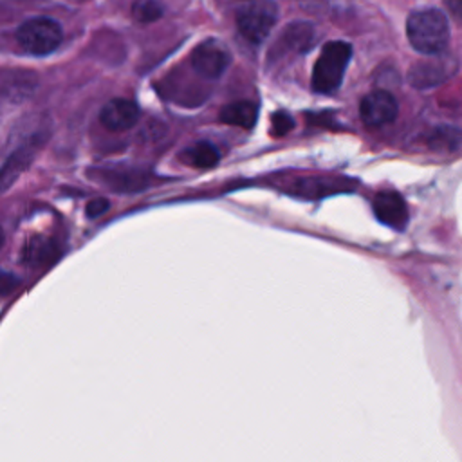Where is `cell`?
<instances>
[{"mask_svg": "<svg viewBox=\"0 0 462 462\" xmlns=\"http://www.w3.org/2000/svg\"><path fill=\"white\" fill-rule=\"evenodd\" d=\"M406 36L417 52L426 56L437 54L442 52L449 42V25L442 11L420 9L408 16Z\"/></svg>", "mask_w": 462, "mask_h": 462, "instance_id": "obj_1", "label": "cell"}, {"mask_svg": "<svg viewBox=\"0 0 462 462\" xmlns=\"http://www.w3.org/2000/svg\"><path fill=\"white\" fill-rule=\"evenodd\" d=\"M352 58V47L346 42H328L321 49L312 69V88L319 94H332L343 83L345 70Z\"/></svg>", "mask_w": 462, "mask_h": 462, "instance_id": "obj_2", "label": "cell"}, {"mask_svg": "<svg viewBox=\"0 0 462 462\" xmlns=\"http://www.w3.org/2000/svg\"><path fill=\"white\" fill-rule=\"evenodd\" d=\"M16 40L23 51L34 56H45L56 51L63 40L61 25L52 18H31L16 31Z\"/></svg>", "mask_w": 462, "mask_h": 462, "instance_id": "obj_3", "label": "cell"}, {"mask_svg": "<svg viewBox=\"0 0 462 462\" xmlns=\"http://www.w3.org/2000/svg\"><path fill=\"white\" fill-rule=\"evenodd\" d=\"M278 20V7L273 0H253L245 4L236 14V27L240 34L251 42H263Z\"/></svg>", "mask_w": 462, "mask_h": 462, "instance_id": "obj_4", "label": "cell"}, {"mask_svg": "<svg viewBox=\"0 0 462 462\" xmlns=\"http://www.w3.org/2000/svg\"><path fill=\"white\" fill-rule=\"evenodd\" d=\"M457 72V60L451 54L437 52L428 54L426 60L411 65L408 72V81L415 88H433L448 81Z\"/></svg>", "mask_w": 462, "mask_h": 462, "instance_id": "obj_5", "label": "cell"}, {"mask_svg": "<svg viewBox=\"0 0 462 462\" xmlns=\"http://www.w3.org/2000/svg\"><path fill=\"white\" fill-rule=\"evenodd\" d=\"M231 63L229 49L218 40H206L195 47L191 54V65L197 74L208 79L220 78Z\"/></svg>", "mask_w": 462, "mask_h": 462, "instance_id": "obj_6", "label": "cell"}, {"mask_svg": "<svg viewBox=\"0 0 462 462\" xmlns=\"http://www.w3.org/2000/svg\"><path fill=\"white\" fill-rule=\"evenodd\" d=\"M399 105L397 99L388 90H374L363 97L359 105V114L365 125L383 126L397 117Z\"/></svg>", "mask_w": 462, "mask_h": 462, "instance_id": "obj_7", "label": "cell"}, {"mask_svg": "<svg viewBox=\"0 0 462 462\" xmlns=\"http://www.w3.org/2000/svg\"><path fill=\"white\" fill-rule=\"evenodd\" d=\"M99 121L112 132H125L135 126L139 121V108L134 101L125 97H114L106 101L99 112Z\"/></svg>", "mask_w": 462, "mask_h": 462, "instance_id": "obj_8", "label": "cell"}, {"mask_svg": "<svg viewBox=\"0 0 462 462\" xmlns=\"http://www.w3.org/2000/svg\"><path fill=\"white\" fill-rule=\"evenodd\" d=\"M374 213L379 222L392 229H404L408 224V206L395 191H383L375 195Z\"/></svg>", "mask_w": 462, "mask_h": 462, "instance_id": "obj_9", "label": "cell"}, {"mask_svg": "<svg viewBox=\"0 0 462 462\" xmlns=\"http://www.w3.org/2000/svg\"><path fill=\"white\" fill-rule=\"evenodd\" d=\"M42 146V139H31L23 146H20L16 152L9 155L5 164L0 168V191H5L18 177L20 173L31 164L34 153Z\"/></svg>", "mask_w": 462, "mask_h": 462, "instance_id": "obj_10", "label": "cell"}, {"mask_svg": "<svg viewBox=\"0 0 462 462\" xmlns=\"http://www.w3.org/2000/svg\"><path fill=\"white\" fill-rule=\"evenodd\" d=\"M258 106L253 101H233L220 110V121L231 126L251 130L256 125Z\"/></svg>", "mask_w": 462, "mask_h": 462, "instance_id": "obj_11", "label": "cell"}, {"mask_svg": "<svg viewBox=\"0 0 462 462\" xmlns=\"http://www.w3.org/2000/svg\"><path fill=\"white\" fill-rule=\"evenodd\" d=\"M314 42V29L310 23H291L278 43H283L285 49L303 52L307 51Z\"/></svg>", "mask_w": 462, "mask_h": 462, "instance_id": "obj_12", "label": "cell"}, {"mask_svg": "<svg viewBox=\"0 0 462 462\" xmlns=\"http://www.w3.org/2000/svg\"><path fill=\"white\" fill-rule=\"evenodd\" d=\"M218 159H220L218 150L208 141H200L182 152V161L186 164H189L193 168H200V170L215 166L218 162Z\"/></svg>", "mask_w": 462, "mask_h": 462, "instance_id": "obj_13", "label": "cell"}, {"mask_svg": "<svg viewBox=\"0 0 462 462\" xmlns=\"http://www.w3.org/2000/svg\"><path fill=\"white\" fill-rule=\"evenodd\" d=\"M54 242L49 238H36L27 244L25 260L31 263H43L45 260L54 256Z\"/></svg>", "mask_w": 462, "mask_h": 462, "instance_id": "obj_14", "label": "cell"}, {"mask_svg": "<svg viewBox=\"0 0 462 462\" xmlns=\"http://www.w3.org/2000/svg\"><path fill=\"white\" fill-rule=\"evenodd\" d=\"M162 4L157 0H139L132 7V14L137 22L141 23H150L155 22L162 16Z\"/></svg>", "mask_w": 462, "mask_h": 462, "instance_id": "obj_15", "label": "cell"}, {"mask_svg": "<svg viewBox=\"0 0 462 462\" xmlns=\"http://www.w3.org/2000/svg\"><path fill=\"white\" fill-rule=\"evenodd\" d=\"M294 126L292 117L287 112H276L273 116V134L274 135H283Z\"/></svg>", "mask_w": 462, "mask_h": 462, "instance_id": "obj_16", "label": "cell"}, {"mask_svg": "<svg viewBox=\"0 0 462 462\" xmlns=\"http://www.w3.org/2000/svg\"><path fill=\"white\" fill-rule=\"evenodd\" d=\"M108 200L106 199H101V197H97V199H92L88 204H87V208H85V213L90 217V218H96V217H101L103 213H106L108 211Z\"/></svg>", "mask_w": 462, "mask_h": 462, "instance_id": "obj_17", "label": "cell"}, {"mask_svg": "<svg viewBox=\"0 0 462 462\" xmlns=\"http://www.w3.org/2000/svg\"><path fill=\"white\" fill-rule=\"evenodd\" d=\"M18 285V280L11 273H0V294H9Z\"/></svg>", "mask_w": 462, "mask_h": 462, "instance_id": "obj_18", "label": "cell"}, {"mask_svg": "<svg viewBox=\"0 0 462 462\" xmlns=\"http://www.w3.org/2000/svg\"><path fill=\"white\" fill-rule=\"evenodd\" d=\"M444 5L449 14L462 23V0H444Z\"/></svg>", "mask_w": 462, "mask_h": 462, "instance_id": "obj_19", "label": "cell"}, {"mask_svg": "<svg viewBox=\"0 0 462 462\" xmlns=\"http://www.w3.org/2000/svg\"><path fill=\"white\" fill-rule=\"evenodd\" d=\"M2 242H4V238H2V229H0V247H2Z\"/></svg>", "mask_w": 462, "mask_h": 462, "instance_id": "obj_20", "label": "cell"}]
</instances>
